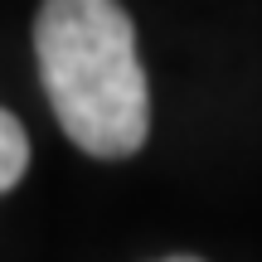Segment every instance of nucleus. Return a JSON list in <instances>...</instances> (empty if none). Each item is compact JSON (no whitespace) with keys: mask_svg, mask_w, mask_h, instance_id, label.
<instances>
[{"mask_svg":"<svg viewBox=\"0 0 262 262\" xmlns=\"http://www.w3.org/2000/svg\"><path fill=\"white\" fill-rule=\"evenodd\" d=\"M39 78L63 136L97 160H126L150 136V88L136 25L117 0H44L34 19Z\"/></svg>","mask_w":262,"mask_h":262,"instance_id":"nucleus-1","label":"nucleus"},{"mask_svg":"<svg viewBox=\"0 0 262 262\" xmlns=\"http://www.w3.org/2000/svg\"><path fill=\"white\" fill-rule=\"evenodd\" d=\"M165 262H199V257H165Z\"/></svg>","mask_w":262,"mask_h":262,"instance_id":"nucleus-3","label":"nucleus"},{"mask_svg":"<svg viewBox=\"0 0 262 262\" xmlns=\"http://www.w3.org/2000/svg\"><path fill=\"white\" fill-rule=\"evenodd\" d=\"M25 165H29V136H25V126L0 107V194L19 185Z\"/></svg>","mask_w":262,"mask_h":262,"instance_id":"nucleus-2","label":"nucleus"}]
</instances>
